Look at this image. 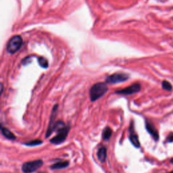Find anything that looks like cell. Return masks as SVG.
Returning a JSON list of instances; mask_svg holds the SVG:
<instances>
[{
  "label": "cell",
  "mask_w": 173,
  "mask_h": 173,
  "mask_svg": "<svg viewBox=\"0 0 173 173\" xmlns=\"http://www.w3.org/2000/svg\"><path fill=\"white\" fill-rule=\"evenodd\" d=\"M112 134V130L110 127H106L102 132V138L104 141H108Z\"/></svg>",
  "instance_id": "obj_13"
},
{
  "label": "cell",
  "mask_w": 173,
  "mask_h": 173,
  "mask_svg": "<svg viewBox=\"0 0 173 173\" xmlns=\"http://www.w3.org/2000/svg\"><path fill=\"white\" fill-rule=\"evenodd\" d=\"M42 143H43V141L41 140H40V139H35V140H32L28 142H26V143H24L23 144L27 146L32 147V146H37V145H41Z\"/></svg>",
  "instance_id": "obj_14"
},
{
  "label": "cell",
  "mask_w": 173,
  "mask_h": 173,
  "mask_svg": "<svg viewBox=\"0 0 173 173\" xmlns=\"http://www.w3.org/2000/svg\"><path fill=\"white\" fill-rule=\"evenodd\" d=\"M129 79V75L125 73H115L106 78V82L108 84H116L126 81Z\"/></svg>",
  "instance_id": "obj_5"
},
{
  "label": "cell",
  "mask_w": 173,
  "mask_h": 173,
  "mask_svg": "<svg viewBox=\"0 0 173 173\" xmlns=\"http://www.w3.org/2000/svg\"><path fill=\"white\" fill-rule=\"evenodd\" d=\"M22 39L20 35H15L11 38L7 44V51L10 54H14L21 48L22 45Z\"/></svg>",
  "instance_id": "obj_2"
},
{
  "label": "cell",
  "mask_w": 173,
  "mask_h": 173,
  "mask_svg": "<svg viewBox=\"0 0 173 173\" xmlns=\"http://www.w3.org/2000/svg\"><path fill=\"white\" fill-rule=\"evenodd\" d=\"M170 163H171V164H173V158H172L171 160H170Z\"/></svg>",
  "instance_id": "obj_18"
},
{
  "label": "cell",
  "mask_w": 173,
  "mask_h": 173,
  "mask_svg": "<svg viewBox=\"0 0 173 173\" xmlns=\"http://www.w3.org/2000/svg\"><path fill=\"white\" fill-rule=\"evenodd\" d=\"M145 129L151 135V137H153L156 141H158V139H159V133H158V131L156 129L154 125L150 120H145Z\"/></svg>",
  "instance_id": "obj_9"
},
{
  "label": "cell",
  "mask_w": 173,
  "mask_h": 173,
  "mask_svg": "<svg viewBox=\"0 0 173 173\" xmlns=\"http://www.w3.org/2000/svg\"><path fill=\"white\" fill-rule=\"evenodd\" d=\"M167 141L169 143H172L173 142V132H171L167 137Z\"/></svg>",
  "instance_id": "obj_17"
},
{
  "label": "cell",
  "mask_w": 173,
  "mask_h": 173,
  "mask_svg": "<svg viewBox=\"0 0 173 173\" xmlns=\"http://www.w3.org/2000/svg\"><path fill=\"white\" fill-rule=\"evenodd\" d=\"M129 139L131 143L133 145L135 148H139L141 146L140 142L139 140V137L136 133L135 131L133 122L131 121V125L129 127Z\"/></svg>",
  "instance_id": "obj_7"
},
{
  "label": "cell",
  "mask_w": 173,
  "mask_h": 173,
  "mask_svg": "<svg viewBox=\"0 0 173 173\" xmlns=\"http://www.w3.org/2000/svg\"><path fill=\"white\" fill-rule=\"evenodd\" d=\"M107 85L104 83H98L93 85L89 90V98L91 101H96L103 97L108 91Z\"/></svg>",
  "instance_id": "obj_1"
},
{
  "label": "cell",
  "mask_w": 173,
  "mask_h": 173,
  "mask_svg": "<svg viewBox=\"0 0 173 173\" xmlns=\"http://www.w3.org/2000/svg\"><path fill=\"white\" fill-rule=\"evenodd\" d=\"M70 165V163L68 161H60L55 164H52L50 166V169L51 170H60L64 169L67 168L68 166Z\"/></svg>",
  "instance_id": "obj_11"
},
{
  "label": "cell",
  "mask_w": 173,
  "mask_h": 173,
  "mask_svg": "<svg viewBox=\"0 0 173 173\" xmlns=\"http://www.w3.org/2000/svg\"><path fill=\"white\" fill-rule=\"evenodd\" d=\"M169 173H173V172H169Z\"/></svg>",
  "instance_id": "obj_20"
},
{
  "label": "cell",
  "mask_w": 173,
  "mask_h": 173,
  "mask_svg": "<svg viewBox=\"0 0 173 173\" xmlns=\"http://www.w3.org/2000/svg\"><path fill=\"white\" fill-rule=\"evenodd\" d=\"M98 158L99 161L101 163H104L106 162V158H107V150L105 147H101L98 151L97 153Z\"/></svg>",
  "instance_id": "obj_10"
},
{
  "label": "cell",
  "mask_w": 173,
  "mask_h": 173,
  "mask_svg": "<svg viewBox=\"0 0 173 173\" xmlns=\"http://www.w3.org/2000/svg\"><path fill=\"white\" fill-rule=\"evenodd\" d=\"M43 165L42 160H36L25 162L22 166V171L24 173H33L36 172Z\"/></svg>",
  "instance_id": "obj_4"
},
{
  "label": "cell",
  "mask_w": 173,
  "mask_h": 173,
  "mask_svg": "<svg viewBox=\"0 0 173 173\" xmlns=\"http://www.w3.org/2000/svg\"><path fill=\"white\" fill-rule=\"evenodd\" d=\"M38 173H46V172H38Z\"/></svg>",
  "instance_id": "obj_19"
},
{
  "label": "cell",
  "mask_w": 173,
  "mask_h": 173,
  "mask_svg": "<svg viewBox=\"0 0 173 173\" xmlns=\"http://www.w3.org/2000/svg\"><path fill=\"white\" fill-rule=\"evenodd\" d=\"M38 62H39V65L41 66L42 68H47L48 67V61L46 58H43V57H39L38 58Z\"/></svg>",
  "instance_id": "obj_15"
},
{
  "label": "cell",
  "mask_w": 173,
  "mask_h": 173,
  "mask_svg": "<svg viewBox=\"0 0 173 173\" xmlns=\"http://www.w3.org/2000/svg\"><path fill=\"white\" fill-rule=\"evenodd\" d=\"M70 130V127L69 125H66L62 129L57 131L58 133H57L56 136L50 139V143L54 144V145H60V144L62 143L66 140V139L67 138Z\"/></svg>",
  "instance_id": "obj_3"
},
{
  "label": "cell",
  "mask_w": 173,
  "mask_h": 173,
  "mask_svg": "<svg viewBox=\"0 0 173 173\" xmlns=\"http://www.w3.org/2000/svg\"><path fill=\"white\" fill-rule=\"evenodd\" d=\"M141 90V85L139 83H134L132 84L131 86H129L126 87V88L122 89L121 90H118L116 93L117 94H121V95H132L136 93H138V92Z\"/></svg>",
  "instance_id": "obj_6"
},
{
  "label": "cell",
  "mask_w": 173,
  "mask_h": 173,
  "mask_svg": "<svg viewBox=\"0 0 173 173\" xmlns=\"http://www.w3.org/2000/svg\"><path fill=\"white\" fill-rule=\"evenodd\" d=\"M1 134L4 135V137H6V139H9V140H15V139H16V136L14 135L13 132H12L8 129L3 127L2 125L1 127Z\"/></svg>",
  "instance_id": "obj_12"
},
{
  "label": "cell",
  "mask_w": 173,
  "mask_h": 173,
  "mask_svg": "<svg viewBox=\"0 0 173 173\" xmlns=\"http://www.w3.org/2000/svg\"><path fill=\"white\" fill-rule=\"evenodd\" d=\"M162 87L164 90H166L168 91H171L172 89V86L168 80H163L162 83Z\"/></svg>",
  "instance_id": "obj_16"
},
{
  "label": "cell",
  "mask_w": 173,
  "mask_h": 173,
  "mask_svg": "<svg viewBox=\"0 0 173 173\" xmlns=\"http://www.w3.org/2000/svg\"><path fill=\"white\" fill-rule=\"evenodd\" d=\"M58 106L56 105L53 108V110H52L51 114L50 116V119H49V125H48V127H47L46 135V138L50 136L52 132H54V125H55V123H56L55 119L56 117L57 110H58Z\"/></svg>",
  "instance_id": "obj_8"
}]
</instances>
